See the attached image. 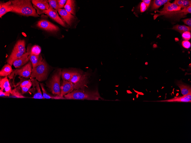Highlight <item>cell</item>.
<instances>
[{
	"label": "cell",
	"instance_id": "34",
	"mask_svg": "<svg viewBox=\"0 0 191 143\" xmlns=\"http://www.w3.org/2000/svg\"><path fill=\"white\" fill-rule=\"evenodd\" d=\"M32 84V83L31 79L25 80L21 82L19 86L20 87L25 86Z\"/></svg>",
	"mask_w": 191,
	"mask_h": 143
},
{
	"label": "cell",
	"instance_id": "3",
	"mask_svg": "<svg viewBox=\"0 0 191 143\" xmlns=\"http://www.w3.org/2000/svg\"><path fill=\"white\" fill-rule=\"evenodd\" d=\"M89 75L87 72L75 70L69 81L74 84V89H85L89 82Z\"/></svg>",
	"mask_w": 191,
	"mask_h": 143
},
{
	"label": "cell",
	"instance_id": "16",
	"mask_svg": "<svg viewBox=\"0 0 191 143\" xmlns=\"http://www.w3.org/2000/svg\"><path fill=\"white\" fill-rule=\"evenodd\" d=\"M63 21L69 25H71L74 17L64 9H59L57 10Z\"/></svg>",
	"mask_w": 191,
	"mask_h": 143
},
{
	"label": "cell",
	"instance_id": "29",
	"mask_svg": "<svg viewBox=\"0 0 191 143\" xmlns=\"http://www.w3.org/2000/svg\"><path fill=\"white\" fill-rule=\"evenodd\" d=\"M0 83L1 89L3 91L4 89L11 86L7 76H5L1 79Z\"/></svg>",
	"mask_w": 191,
	"mask_h": 143
},
{
	"label": "cell",
	"instance_id": "1",
	"mask_svg": "<svg viewBox=\"0 0 191 143\" xmlns=\"http://www.w3.org/2000/svg\"><path fill=\"white\" fill-rule=\"evenodd\" d=\"M13 6L11 12L26 16L39 17L35 9L29 0H11Z\"/></svg>",
	"mask_w": 191,
	"mask_h": 143
},
{
	"label": "cell",
	"instance_id": "7",
	"mask_svg": "<svg viewBox=\"0 0 191 143\" xmlns=\"http://www.w3.org/2000/svg\"><path fill=\"white\" fill-rule=\"evenodd\" d=\"M32 66L31 61L21 67L14 70L11 74L18 75L26 78L30 77L32 72Z\"/></svg>",
	"mask_w": 191,
	"mask_h": 143
},
{
	"label": "cell",
	"instance_id": "12",
	"mask_svg": "<svg viewBox=\"0 0 191 143\" xmlns=\"http://www.w3.org/2000/svg\"><path fill=\"white\" fill-rule=\"evenodd\" d=\"M74 84L71 82L63 80L60 87L59 96H63L65 95L72 92L74 89Z\"/></svg>",
	"mask_w": 191,
	"mask_h": 143
},
{
	"label": "cell",
	"instance_id": "9",
	"mask_svg": "<svg viewBox=\"0 0 191 143\" xmlns=\"http://www.w3.org/2000/svg\"><path fill=\"white\" fill-rule=\"evenodd\" d=\"M31 1L33 7L38 15L42 14L43 11L48 9L50 7L47 0H32Z\"/></svg>",
	"mask_w": 191,
	"mask_h": 143
},
{
	"label": "cell",
	"instance_id": "37",
	"mask_svg": "<svg viewBox=\"0 0 191 143\" xmlns=\"http://www.w3.org/2000/svg\"><path fill=\"white\" fill-rule=\"evenodd\" d=\"M147 9L146 6L145 4L142 2L140 5V11L141 12H143L146 11Z\"/></svg>",
	"mask_w": 191,
	"mask_h": 143
},
{
	"label": "cell",
	"instance_id": "26",
	"mask_svg": "<svg viewBox=\"0 0 191 143\" xmlns=\"http://www.w3.org/2000/svg\"><path fill=\"white\" fill-rule=\"evenodd\" d=\"M21 87L19 86L12 90V94L10 97L15 98H25L21 92Z\"/></svg>",
	"mask_w": 191,
	"mask_h": 143
},
{
	"label": "cell",
	"instance_id": "36",
	"mask_svg": "<svg viewBox=\"0 0 191 143\" xmlns=\"http://www.w3.org/2000/svg\"><path fill=\"white\" fill-rule=\"evenodd\" d=\"M59 6V9H61L65 6L67 0H57Z\"/></svg>",
	"mask_w": 191,
	"mask_h": 143
},
{
	"label": "cell",
	"instance_id": "28",
	"mask_svg": "<svg viewBox=\"0 0 191 143\" xmlns=\"http://www.w3.org/2000/svg\"><path fill=\"white\" fill-rule=\"evenodd\" d=\"M174 3L183 9L191 5V0H176L174 1Z\"/></svg>",
	"mask_w": 191,
	"mask_h": 143
},
{
	"label": "cell",
	"instance_id": "20",
	"mask_svg": "<svg viewBox=\"0 0 191 143\" xmlns=\"http://www.w3.org/2000/svg\"><path fill=\"white\" fill-rule=\"evenodd\" d=\"M176 84L180 88L183 95H186L191 93V87L189 85L186 84L181 81H177Z\"/></svg>",
	"mask_w": 191,
	"mask_h": 143
},
{
	"label": "cell",
	"instance_id": "17",
	"mask_svg": "<svg viewBox=\"0 0 191 143\" xmlns=\"http://www.w3.org/2000/svg\"><path fill=\"white\" fill-rule=\"evenodd\" d=\"M13 8V6L11 1L6 2H1L0 3V18H1L7 13L11 12Z\"/></svg>",
	"mask_w": 191,
	"mask_h": 143
},
{
	"label": "cell",
	"instance_id": "27",
	"mask_svg": "<svg viewBox=\"0 0 191 143\" xmlns=\"http://www.w3.org/2000/svg\"><path fill=\"white\" fill-rule=\"evenodd\" d=\"M170 0H155L153 1L151 9L153 10L159 8L161 6L165 4Z\"/></svg>",
	"mask_w": 191,
	"mask_h": 143
},
{
	"label": "cell",
	"instance_id": "24",
	"mask_svg": "<svg viewBox=\"0 0 191 143\" xmlns=\"http://www.w3.org/2000/svg\"><path fill=\"white\" fill-rule=\"evenodd\" d=\"M75 70H63L61 72V76L63 80L69 81L73 76Z\"/></svg>",
	"mask_w": 191,
	"mask_h": 143
},
{
	"label": "cell",
	"instance_id": "30",
	"mask_svg": "<svg viewBox=\"0 0 191 143\" xmlns=\"http://www.w3.org/2000/svg\"><path fill=\"white\" fill-rule=\"evenodd\" d=\"M27 51H29L30 54L36 55H39L40 54L41 49L40 46L38 45H35L33 46L31 49Z\"/></svg>",
	"mask_w": 191,
	"mask_h": 143
},
{
	"label": "cell",
	"instance_id": "2",
	"mask_svg": "<svg viewBox=\"0 0 191 143\" xmlns=\"http://www.w3.org/2000/svg\"><path fill=\"white\" fill-rule=\"evenodd\" d=\"M65 99H68L98 100H104L100 96L98 90H90L85 89L75 90L64 96Z\"/></svg>",
	"mask_w": 191,
	"mask_h": 143
},
{
	"label": "cell",
	"instance_id": "32",
	"mask_svg": "<svg viewBox=\"0 0 191 143\" xmlns=\"http://www.w3.org/2000/svg\"><path fill=\"white\" fill-rule=\"evenodd\" d=\"M183 38L185 40H188L190 39L191 35L190 32L186 31L183 33L182 34Z\"/></svg>",
	"mask_w": 191,
	"mask_h": 143
},
{
	"label": "cell",
	"instance_id": "25",
	"mask_svg": "<svg viewBox=\"0 0 191 143\" xmlns=\"http://www.w3.org/2000/svg\"><path fill=\"white\" fill-rule=\"evenodd\" d=\"M172 29L179 32L180 33H183L186 31L190 32L191 30V27L178 24L174 25Z\"/></svg>",
	"mask_w": 191,
	"mask_h": 143
},
{
	"label": "cell",
	"instance_id": "11",
	"mask_svg": "<svg viewBox=\"0 0 191 143\" xmlns=\"http://www.w3.org/2000/svg\"><path fill=\"white\" fill-rule=\"evenodd\" d=\"M156 11L159 13H160L155 14L154 15V19H155L158 16L162 15L171 16L177 14H180L183 15H186L188 13H191V6L189 5L188 7L183 9L182 10L179 11L166 12L161 11H159L157 10Z\"/></svg>",
	"mask_w": 191,
	"mask_h": 143
},
{
	"label": "cell",
	"instance_id": "8",
	"mask_svg": "<svg viewBox=\"0 0 191 143\" xmlns=\"http://www.w3.org/2000/svg\"><path fill=\"white\" fill-rule=\"evenodd\" d=\"M36 25L40 29L49 32H56L59 30V28L57 26L45 19H42L38 21Z\"/></svg>",
	"mask_w": 191,
	"mask_h": 143
},
{
	"label": "cell",
	"instance_id": "10",
	"mask_svg": "<svg viewBox=\"0 0 191 143\" xmlns=\"http://www.w3.org/2000/svg\"><path fill=\"white\" fill-rule=\"evenodd\" d=\"M42 13L46 14L61 25L64 27L66 26L63 20L59 17L57 10L50 7L48 9L43 11Z\"/></svg>",
	"mask_w": 191,
	"mask_h": 143
},
{
	"label": "cell",
	"instance_id": "35",
	"mask_svg": "<svg viewBox=\"0 0 191 143\" xmlns=\"http://www.w3.org/2000/svg\"><path fill=\"white\" fill-rule=\"evenodd\" d=\"M182 46L186 49H188L191 47L190 43L187 40L183 41L182 42Z\"/></svg>",
	"mask_w": 191,
	"mask_h": 143
},
{
	"label": "cell",
	"instance_id": "5",
	"mask_svg": "<svg viewBox=\"0 0 191 143\" xmlns=\"http://www.w3.org/2000/svg\"><path fill=\"white\" fill-rule=\"evenodd\" d=\"M48 71V65L45 60L43 59L39 65L32 69L30 78L31 79L35 78L39 81H43L47 79Z\"/></svg>",
	"mask_w": 191,
	"mask_h": 143
},
{
	"label": "cell",
	"instance_id": "21",
	"mask_svg": "<svg viewBox=\"0 0 191 143\" xmlns=\"http://www.w3.org/2000/svg\"><path fill=\"white\" fill-rule=\"evenodd\" d=\"M64 9L68 12L75 15V3L74 0H67L64 6Z\"/></svg>",
	"mask_w": 191,
	"mask_h": 143
},
{
	"label": "cell",
	"instance_id": "38",
	"mask_svg": "<svg viewBox=\"0 0 191 143\" xmlns=\"http://www.w3.org/2000/svg\"><path fill=\"white\" fill-rule=\"evenodd\" d=\"M182 21L185 24L188 25L189 27H191V19L190 18L183 19Z\"/></svg>",
	"mask_w": 191,
	"mask_h": 143
},
{
	"label": "cell",
	"instance_id": "13",
	"mask_svg": "<svg viewBox=\"0 0 191 143\" xmlns=\"http://www.w3.org/2000/svg\"><path fill=\"white\" fill-rule=\"evenodd\" d=\"M33 88L30 89L31 92L33 94L32 98L44 99L40 88L39 82L35 79H31Z\"/></svg>",
	"mask_w": 191,
	"mask_h": 143
},
{
	"label": "cell",
	"instance_id": "6",
	"mask_svg": "<svg viewBox=\"0 0 191 143\" xmlns=\"http://www.w3.org/2000/svg\"><path fill=\"white\" fill-rule=\"evenodd\" d=\"M25 42L24 40H19L17 41L7 60L8 64L11 66L13 62L25 53Z\"/></svg>",
	"mask_w": 191,
	"mask_h": 143
},
{
	"label": "cell",
	"instance_id": "14",
	"mask_svg": "<svg viewBox=\"0 0 191 143\" xmlns=\"http://www.w3.org/2000/svg\"><path fill=\"white\" fill-rule=\"evenodd\" d=\"M29 51H27V52L16 59L13 62V65L16 68H19L23 66L29 60Z\"/></svg>",
	"mask_w": 191,
	"mask_h": 143
},
{
	"label": "cell",
	"instance_id": "15",
	"mask_svg": "<svg viewBox=\"0 0 191 143\" xmlns=\"http://www.w3.org/2000/svg\"><path fill=\"white\" fill-rule=\"evenodd\" d=\"M157 102H191V93L182 96H175L168 100L158 101Z\"/></svg>",
	"mask_w": 191,
	"mask_h": 143
},
{
	"label": "cell",
	"instance_id": "40",
	"mask_svg": "<svg viewBox=\"0 0 191 143\" xmlns=\"http://www.w3.org/2000/svg\"><path fill=\"white\" fill-rule=\"evenodd\" d=\"M142 1L145 4L147 8L149 5L151 1L150 0H143Z\"/></svg>",
	"mask_w": 191,
	"mask_h": 143
},
{
	"label": "cell",
	"instance_id": "19",
	"mask_svg": "<svg viewBox=\"0 0 191 143\" xmlns=\"http://www.w3.org/2000/svg\"><path fill=\"white\" fill-rule=\"evenodd\" d=\"M181 9V7L175 3H171L168 2L164 4L161 11L166 12L177 11L180 10Z\"/></svg>",
	"mask_w": 191,
	"mask_h": 143
},
{
	"label": "cell",
	"instance_id": "4",
	"mask_svg": "<svg viewBox=\"0 0 191 143\" xmlns=\"http://www.w3.org/2000/svg\"><path fill=\"white\" fill-rule=\"evenodd\" d=\"M61 69H57L51 78L46 82V86L51 93L55 95L59 96L60 94V79Z\"/></svg>",
	"mask_w": 191,
	"mask_h": 143
},
{
	"label": "cell",
	"instance_id": "23",
	"mask_svg": "<svg viewBox=\"0 0 191 143\" xmlns=\"http://www.w3.org/2000/svg\"><path fill=\"white\" fill-rule=\"evenodd\" d=\"M11 66L8 64L5 65L0 71V76H7L10 75L13 72Z\"/></svg>",
	"mask_w": 191,
	"mask_h": 143
},
{
	"label": "cell",
	"instance_id": "31",
	"mask_svg": "<svg viewBox=\"0 0 191 143\" xmlns=\"http://www.w3.org/2000/svg\"><path fill=\"white\" fill-rule=\"evenodd\" d=\"M47 1L50 7L57 10L59 9L57 0H49Z\"/></svg>",
	"mask_w": 191,
	"mask_h": 143
},
{
	"label": "cell",
	"instance_id": "18",
	"mask_svg": "<svg viewBox=\"0 0 191 143\" xmlns=\"http://www.w3.org/2000/svg\"><path fill=\"white\" fill-rule=\"evenodd\" d=\"M29 58L30 61L31 62L32 69L39 65L43 60L41 54L39 55H36L30 53Z\"/></svg>",
	"mask_w": 191,
	"mask_h": 143
},
{
	"label": "cell",
	"instance_id": "33",
	"mask_svg": "<svg viewBox=\"0 0 191 143\" xmlns=\"http://www.w3.org/2000/svg\"><path fill=\"white\" fill-rule=\"evenodd\" d=\"M32 86V84L27 86L20 87L22 94H23L27 92L29 90Z\"/></svg>",
	"mask_w": 191,
	"mask_h": 143
},
{
	"label": "cell",
	"instance_id": "22",
	"mask_svg": "<svg viewBox=\"0 0 191 143\" xmlns=\"http://www.w3.org/2000/svg\"><path fill=\"white\" fill-rule=\"evenodd\" d=\"M43 92V96L44 99H65L64 97L58 95H52L48 93L45 89L43 84H40Z\"/></svg>",
	"mask_w": 191,
	"mask_h": 143
},
{
	"label": "cell",
	"instance_id": "39",
	"mask_svg": "<svg viewBox=\"0 0 191 143\" xmlns=\"http://www.w3.org/2000/svg\"><path fill=\"white\" fill-rule=\"evenodd\" d=\"M10 94V93H9L3 92V91L1 89L0 90V96L1 97L3 96H9Z\"/></svg>",
	"mask_w": 191,
	"mask_h": 143
}]
</instances>
